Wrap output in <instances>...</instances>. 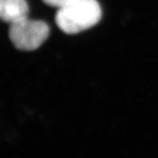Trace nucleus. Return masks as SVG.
Instances as JSON below:
<instances>
[{"label":"nucleus","instance_id":"1","mask_svg":"<svg viewBox=\"0 0 158 158\" xmlns=\"http://www.w3.org/2000/svg\"><path fill=\"white\" fill-rule=\"evenodd\" d=\"M101 17V7L97 0H76L58 8L56 22L63 33L76 34L94 27Z\"/></svg>","mask_w":158,"mask_h":158},{"label":"nucleus","instance_id":"2","mask_svg":"<svg viewBox=\"0 0 158 158\" xmlns=\"http://www.w3.org/2000/svg\"><path fill=\"white\" fill-rule=\"evenodd\" d=\"M49 35L48 24L41 20H32L28 17L12 23L9 28V37L14 47L23 51L37 49Z\"/></svg>","mask_w":158,"mask_h":158},{"label":"nucleus","instance_id":"3","mask_svg":"<svg viewBox=\"0 0 158 158\" xmlns=\"http://www.w3.org/2000/svg\"><path fill=\"white\" fill-rule=\"evenodd\" d=\"M29 6L26 0H0V19L8 24L28 17Z\"/></svg>","mask_w":158,"mask_h":158},{"label":"nucleus","instance_id":"4","mask_svg":"<svg viewBox=\"0 0 158 158\" xmlns=\"http://www.w3.org/2000/svg\"><path fill=\"white\" fill-rule=\"evenodd\" d=\"M46 5L52 6V7H57V8H61L62 6H65L72 3L76 0H42Z\"/></svg>","mask_w":158,"mask_h":158}]
</instances>
